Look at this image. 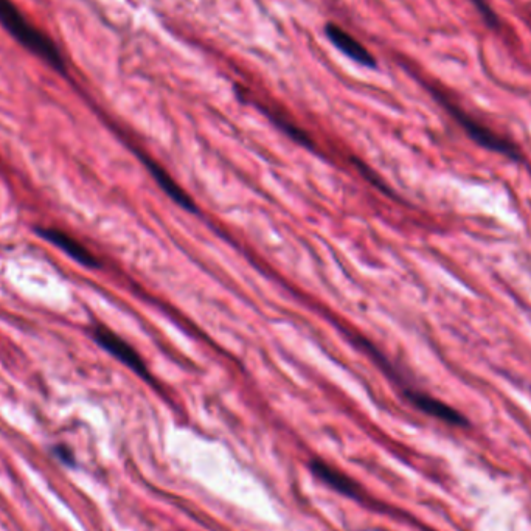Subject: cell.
Listing matches in <instances>:
<instances>
[{
  "label": "cell",
  "mask_w": 531,
  "mask_h": 531,
  "mask_svg": "<svg viewBox=\"0 0 531 531\" xmlns=\"http://www.w3.org/2000/svg\"><path fill=\"white\" fill-rule=\"evenodd\" d=\"M92 336H94V341L97 342L103 350L112 354L117 361H120L123 365H126V367L131 368L132 372L142 376L146 381H150L151 375L150 372H148V368H146L142 356H140V354L137 353L136 348L132 347L131 344H128L123 337L118 336L114 331L109 330L108 327H103V325L95 327L94 330H92Z\"/></svg>",
  "instance_id": "obj_3"
},
{
  "label": "cell",
  "mask_w": 531,
  "mask_h": 531,
  "mask_svg": "<svg viewBox=\"0 0 531 531\" xmlns=\"http://www.w3.org/2000/svg\"><path fill=\"white\" fill-rule=\"evenodd\" d=\"M53 455H55L59 462H63L64 465L70 466V468L77 465V463H75V454H73V451L69 448V446H55V448H53Z\"/></svg>",
  "instance_id": "obj_10"
},
{
  "label": "cell",
  "mask_w": 531,
  "mask_h": 531,
  "mask_svg": "<svg viewBox=\"0 0 531 531\" xmlns=\"http://www.w3.org/2000/svg\"><path fill=\"white\" fill-rule=\"evenodd\" d=\"M325 33H327V38L330 39L331 44L341 50L345 56L353 59L358 64H362V66L376 67V61L372 53L368 52L361 42L353 38L350 33L345 32L341 27H337L334 24H328L327 28H325Z\"/></svg>",
  "instance_id": "obj_7"
},
{
  "label": "cell",
  "mask_w": 531,
  "mask_h": 531,
  "mask_svg": "<svg viewBox=\"0 0 531 531\" xmlns=\"http://www.w3.org/2000/svg\"><path fill=\"white\" fill-rule=\"evenodd\" d=\"M38 235L44 238L47 243L55 246L56 249L63 250L67 257L77 261L84 268H100V261L92 254L91 250L64 230L55 229V227H39Z\"/></svg>",
  "instance_id": "obj_5"
},
{
  "label": "cell",
  "mask_w": 531,
  "mask_h": 531,
  "mask_svg": "<svg viewBox=\"0 0 531 531\" xmlns=\"http://www.w3.org/2000/svg\"><path fill=\"white\" fill-rule=\"evenodd\" d=\"M146 168L151 171L154 179H156L157 184L160 187L164 188L165 193H168L171 199H173L176 204L181 205L184 209L190 210V212H195V204H193V199L182 190L176 182L173 181V177L167 173V171L162 170L159 165L154 164L151 160H145Z\"/></svg>",
  "instance_id": "obj_8"
},
{
  "label": "cell",
  "mask_w": 531,
  "mask_h": 531,
  "mask_svg": "<svg viewBox=\"0 0 531 531\" xmlns=\"http://www.w3.org/2000/svg\"><path fill=\"white\" fill-rule=\"evenodd\" d=\"M404 396L410 401L412 406L417 407L421 412L426 413L429 417L437 418L449 426L455 427H469L468 418L459 410L437 400L434 396L427 395V393L420 392V390H413L410 387H404Z\"/></svg>",
  "instance_id": "obj_4"
},
{
  "label": "cell",
  "mask_w": 531,
  "mask_h": 531,
  "mask_svg": "<svg viewBox=\"0 0 531 531\" xmlns=\"http://www.w3.org/2000/svg\"><path fill=\"white\" fill-rule=\"evenodd\" d=\"M469 2L476 7L488 27L494 28V30L500 27L499 16H497L496 11L493 10L488 0H469Z\"/></svg>",
  "instance_id": "obj_9"
},
{
  "label": "cell",
  "mask_w": 531,
  "mask_h": 531,
  "mask_svg": "<svg viewBox=\"0 0 531 531\" xmlns=\"http://www.w3.org/2000/svg\"><path fill=\"white\" fill-rule=\"evenodd\" d=\"M309 468H311V472H313L316 479L330 486L331 490L336 491V493L354 500L362 499L361 486L354 482L353 479H350L345 472L339 471V469L319 459L311 460Z\"/></svg>",
  "instance_id": "obj_6"
},
{
  "label": "cell",
  "mask_w": 531,
  "mask_h": 531,
  "mask_svg": "<svg viewBox=\"0 0 531 531\" xmlns=\"http://www.w3.org/2000/svg\"><path fill=\"white\" fill-rule=\"evenodd\" d=\"M0 25L19 46L38 56L59 75H66V59L58 44L47 33L42 32L41 28L28 21L13 0H0Z\"/></svg>",
  "instance_id": "obj_1"
},
{
  "label": "cell",
  "mask_w": 531,
  "mask_h": 531,
  "mask_svg": "<svg viewBox=\"0 0 531 531\" xmlns=\"http://www.w3.org/2000/svg\"><path fill=\"white\" fill-rule=\"evenodd\" d=\"M431 92L435 100L448 111L455 122L459 123L460 128L466 132L469 139L474 140V143L482 146L485 150L507 157V159L516 160V162L522 159L521 148L516 143L511 142L507 137L500 136L490 126L483 125L476 117H472L469 112L454 103L451 98L446 97L443 92L434 89V87H431Z\"/></svg>",
  "instance_id": "obj_2"
}]
</instances>
